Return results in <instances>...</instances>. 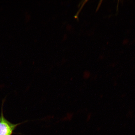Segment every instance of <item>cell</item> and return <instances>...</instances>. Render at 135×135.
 Listing matches in <instances>:
<instances>
[{
    "label": "cell",
    "mask_w": 135,
    "mask_h": 135,
    "mask_svg": "<svg viewBox=\"0 0 135 135\" xmlns=\"http://www.w3.org/2000/svg\"><path fill=\"white\" fill-rule=\"evenodd\" d=\"M3 102L0 116V135H12L17 127L23 123L27 122L28 121L17 124L10 122L4 117L3 111Z\"/></svg>",
    "instance_id": "cell-1"
}]
</instances>
